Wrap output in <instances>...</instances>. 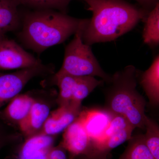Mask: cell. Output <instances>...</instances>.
<instances>
[{
  "label": "cell",
  "instance_id": "cell-1",
  "mask_svg": "<svg viewBox=\"0 0 159 159\" xmlns=\"http://www.w3.org/2000/svg\"><path fill=\"white\" fill-rule=\"evenodd\" d=\"M92 11L81 31L83 42L91 46L112 41L130 31L149 11L125 0H83Z\"/></svg>",
  "mask_w": 159,
  "mask_h": 159
},
{
  "label": "cell",
  "instance_id": "cell-2",
  "mask_svg": "<svg viewBox=\"0 0 159 159\" xmlns=\"http://www.w3.org/2000/svg\"><path fill=\"white\" fill-rule=\"evenodd\" d=\"M20 13L19 39L26 48L39 54L64 42L89 19L72 17L53 9L30 10Z\"/></svg>",
  "mask_w": 159,
  "mask_h": 159
},
{
  "label": "cell",
  "instance_id": "cell-3",
  "mask_svg": "<svg viewBox=\"0 0 159 159\" xmlns=\"http://www.w3.org/2000/svg\"><path fill=\"white\" fill-rule=\"evenodd\" d=\"M139 71L129 65L111 75L105 89L103 110L125 117L135 128L145 129L146 100L137 89Z\"/></svg>",
  "mask_w": 159,
  "mask_h": 159
},
{
  "label": "cell",
  "instance_id": "cell-4",
  "mask_svg": "<svg viewBox=\"0 0 159 159\" xmlns=\"http://www.w3.org/2000/svg\"><path fill=\"white\" fill-rule=\"evenodd\" d=\"M85 25L74 34L73 39L66 46L62 65L54 77L64 75L98 77L108 84L111 76L102 70L90 46L83 41L81 31Z\"/></svg>",
  "mask_w": 159,
  "mask_h": 159
},
{
  "label": "cell",
  "instance_id": "cell-5",
  "mask_svg": "<svg viewBox=\"0 0 159 159\" xmlns=\"http://www.w3.org/2000/svg\"><path fill=\"white\" fill-rule=\"evenodd\" d=\"M110 122L101 141L92 143L87 156L89 159H107L109 153L114 148L128 141L134 127L125 117L111 115Z\"/></svg>",
  "mask_w": 159,
  "mask_h": 159
},
{
  "label": "cell",
  "instance_id": "cell-6",
  "mask_svg": "<svg viewBox=\"0 0 159 159\" xmlns=\"http://www.w3.org/2000/svg\"><path fill=\"white\" fill-rule=\"evenodd\" d=\"M54 80L59 89L60 106L69 103L80 107L81 102L97 87L102 85L104 81L91 76L64 75L54 77Z\"/></svg>",
  "mask_w": 159,
  "mask_h": 159
},
{
  "label": "cell",
  "instance_id": "cell-7",
  "mask_svg": "<svg viewBox=\"0 0 159 159\" xmlns=\"http://www.w3.org/2000/svg\"><path fill=\"white\" fill-rule=\"evenodd\" d=\"M43 64L13 40L6 37L0 39V70L30 68Z\"/></svg>",
  "mask_w": 159,
  "mask_h": 159
},
{
  "label": "cell",
  "instance_id": "cell-8",
  "mask_svg": "<svg viewBox=\"0 0 159 159\" xmlns=\"http://www.w3.org/2000/svg\"><path fill=\"white\" fill-rule=\"evenodd\" d=\"M49 68L43 64L22 69L12 74H0V107L4 102L17 96L30 79L48 70Z\"/></svg>",
  "mask_w": 159,
  "mask_h": 159
},
{
  "label": "cell",
  "instance_id": "cell-9",
  "mask_svg": "<svg viewBox=\"0 0 159 159\" xmlns=\"http://www.w3.org/2000/svg\"><path fill=\"white\" fill-rule=\"evenodd\" d=\"M111 116L103 110H85L80 111L77 119L82 124L92 143L101 141L108 128Z\"/></svg>",
  "mask_w": 159,
  "mask_h": 159
},
{
  "label": "cell",
  "instance_id": "cell-10",
  "mask_svg": "<svg viewBox=\"0 0 159 159\" xmlns=\"http://www.w3.org/2000/svg\"><path fill=\"white\" fill-rule=\"evenodd\" d=\"M61 145L74 156L89 154L92 142L77 118L65 129Z\"/></svg>",
  "mask_w": 159,
  "mask_h": 159
},
{
  "label": "cell",
  "instance_id": "cell-11",
  "mask_svg": "<svg viewBox=\"0 0 159 159\" xmlns=\"http://www.w3.org/2000/svg\"><path fill=\"white\" fill-rule=\"evenodd\" d=\"M80 111V107L70 103L60 107L49 116L45 122L44 134H56L65 130L77 119Z\"/></svg>",
  "mask_w": 159,
  "mask_h": 159
},
{
  "label": "cell",
  "instance_id": "cell-12",
  "mask_svg": "<svg viewBox=\"0 0 159 159\" xmlns=\"http://www.w3.org/2000/svg\"><path fill=\"white\" fill-rule=\"evenodd\" d=\"M54 139L48 135L35 136L28 139L20 151L18 159H48Z\"/></svg>",
  "mask_w": 159,
  "mask_h": 159
},
{
  "label": "cell",
  "instance_id": "cell-13",
  "mask_svg": "<svg viewBox=\"0 0 159 159\" xmlns=\"http://www.w3.org/2000/svg\"><path fill=\"white\" fill-rule=\"evenodd\" d=\"M139 76V75H138ZM140 84L148 97L151 106L157 107L159 103V56L154 58L151 65L138 77Z\"/></svg>",
  "mask_w": 159,
  "mask_h": 159
},
{
  "label": "cell",
  "instance_id": "cell-14",
  "mask_svg": "<svg viewBox=\"0 0 159 159\" xmlns=\"http://www.w3.org/2000/svg\"><path fill=\"white\" fill-rule=\"evenodd\" d=\"M18 7L13 0H0V39L9 32L20 30L21 16Z\"/></svg>",
  "mask_w": 159,
  "mask_h": 159
},
{
  "label": "cell",
  "instance_id": "cell-15",
  "mask_svg": "<svg viewBox=\"0 0 159 159\" xmlns=\"http://www.w3.org/2000/svg\"><path fill=\"white\" fill-rule=\"evenodd\" d=\"M49 114L48 106L35 101L28 116L19 122L20 129L28 135L34 134L44 125Z\"/></svg>",
  "mask_w": 159,
  "mask_h": 159
},
{
  "label": "cell",
  "instance_id": "cell-16",
  "mask_svg": "<svg viewBox=\"0 0 159 159\" xmlns=\"http://www.w3.org/2000/svg\"><path fill=\"white\" fill-rule=\"evenodd\" d=\"M34 102L33 98L28 95H17L4 110L3 116L19 122L28 116Z\"/></svg>",
  "mask_w": 159,
  "mask_h": 159
},
{
  "label": "cell",
  "instance_id": "cell-17",
  "mask_svg": "<svg viewBox=\"0 0 159 159\" xmlns=\"http://www.w3.org/2000/svg\"><path fill=\"white\" fill-rule=\"evenodd\" d=\"M143 36L144 43L152 47L159 43V3L146 16L145 19Z\"/></svg>",
  "mask_w": 159,
  "mask_h": 159
},
{
  "label": "cell",
  "instance_id": "cell-18",
  "mask_svg": "<svg viewBox=\"0 0 159 159\" xmlns=\"http://www.w3.org/2000/svg\"><path fill=\"white\" fill-rule=\"evenodd\" d=\"M128 145L118 159H155L145 144L144 134L131 137Z\"/></svg>",
  "mask_w": 159,
  "mask_h": 159
},
{
  "label": "cell",
  "instance_id": "cell-19",
  "mask_svg": "<svg viewBox=\"0 0 159 159\" xmlns=\"http://www.w3.org/2000/svg\"><path fill=\"white\" fill-rule=\"evenodd\" d=\"M18 6L28 7L31 10L53 9L67 13L69 5L74 0H13ZM83 1V0H79Z\"/></svg>",
  "mask_w": 159,
  "mask_h": 159
},
{
  "label": "cell",
  "instance_id": "cell-20",
  "mask_svg": "<svg viewBox=\"0 0 159 159\" xmlns=\"http://www.w3.org/2000/svg\"><path fill=\"white\" fill-rule=\"evenodd\" d=\"M146 133L144 134L145 144L155 159H159V127L157 123L146 116L145 119Z\"/></svg>",
  "mask_w": 159,
  "mask_h": 159
},
{
  "label": "cell",
  "instance_id": "cell-21",
  "mask_svg": "<svg viewBox=\"0 0 159 159\" xmlns=\"http://www.w3.org/2000/svg\"><path fill=\"white\" fill-rule=\"evenodd\" d=\"M63 147L61 145L59 148H52L49 151L48 159H67L66 155Z\"/></svg>",
  "mask_w": 159,
  "mask_h": 159
},
{
  "label": "cell",
  "instance_id": "cell-22",
  "mask_svg": "<svg viewBox=\"0 0 159 159\" xmlns=\"http://www.w3.org/2000/svg\"><path fill=\"white\" fill-rule=\"evenodd\" d=\"M139 3L143 9L150 11L153 9L159 0H134Z\"/></svg>",
  "mask_w": 159,
  "mask_h": 159
},
{
  "label": "cell",
  "instance_id": "cell-23",
  "mask_svg": "<svg viewBox=\"0 0 159 159\" xmlns=\"http://www.w3.org/2000/svg\"><path fill=\"white\" fill-rule=\"evenodd\" d=\"M0 145H1V144H0Z\"/></svg>",
  "mask_w": 159,
  "mask_h": 159
}]
</instances>
